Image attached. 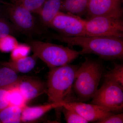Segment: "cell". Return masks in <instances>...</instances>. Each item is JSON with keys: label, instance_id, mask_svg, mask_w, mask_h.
<instances>
[{"label": "cell", "instance_id": "cell-11", "mask_svg": "<svg viewBox=\"0 0 123 123\" xmlns=\"http://www.w3.org/2000/svg\"><path fill=\"white\" fill-rule=\"evenodd\" d=\"M17 86L27 102L44 93H47V84L37 78L21 76Z\"/></svg>", "mask_w": 123, "mask_h": 123}, {"label": "cell", "instance_id": "cell-27", "mask_svg": "<svg viewBox=\"0 0 123 123\" xmlns=\"http://www.w3.org/2000/svg\"><path fill=\"white\" fill-rule=\"evenodd\" d=\"M1 63H2V62H0V65L1 64Z\"/></svg>", "mask_w": 123, "mask_h": 123}, {"label": "cell", "instance_id": "cell-16", "mask_svg": "<svg viewBox=\"0 0 123 123\" xmlns=\"http://www.w3.org/2000/svg\"><path fill=\"white\" fill-rule=\"evenodd\" d=\"M7 66L0 65V89L8 90L17 86L21 77Z\"/></svg>", "mask_w": 123, "mask_h": 123}, {"label": "cell", "instance_id": "cell-1", "mask_svg": "<svg viewBox=\"0 0 123 123\" xmlns=\"http://www.w3.org/2000/svg\"><path fill=\"white\" fill-rule=\"evenodd\" d=\"M53 38L67 43L69 47L78 46L82 48L80 55L93 54L108 60H122L123 57V38L106 36L65 37L52 36Z\"/></svg>", "mask_w": 123, "mask_h": 123}, {"label": "cell", "instance_id": "cell-6", "mask_svg": "<svg viewBox=\"0 0 123 123\" xmlns=\"http://www.w3.org/2000/svg\"><path fill=\"white\" fill-rule=\"evenodd\" d=\"M87 36H106L123 38V18L108 16L84 20Z\"/></svg>", "mask_w": 123, "mask_h": 123}, {"label": "cell", "instance_id": "cell-22", "mask_svg": "<svg viewBox=\"0 0 123 123\" xmlns=\"http://www.w3.org/2000/svg\"><path fill=\"white\" fill-rule=\"evenodd\" d=\"M18 44L13 35H8L0 38V51L4 53L11 52Z\"/></svg>", "mask_w": 123, "mask_h": 123}, {"label": "cell", "instance_id": "cell-10", "mask_svg": "<svg viewBox=\"0 0 123 123\" xmlns=\"http://www.w3.org/2000/svg\"><path fill=\"white\" fill-rule=\"evenodd\" d=\"M63 106L75 110L88 122L97 121L114 114L101 106L83 102L71 101L65 103Z\"/></svg>", "mask_w": 123, "mask_h": 123}, {"label": "cell", "instance_id": "cell-17", "mask_svg": "<svg viewBox=\"0 0 123 123\" xmlns=\"http://www.w3.org/2000/svg\"><path fill=\"white\" fill-rule=\"evenodd\" d=\"M22 108L9 106L0 111V121L3 123H21Z\"/></svg>", "mask_w": 123, "mask_h": 123}, {"label": "cell", "instance_id": "cell-26", "mask_svg": "<svg viewBox=\"0 0 123 123\" xmlns=\"http://www.w3.org/2000/svg\"><path fill=\"white\" fill-rule=\"evenodd\" d=\"M9 106L8 90L0 89V111Z\"/></svg>", "mask_w": 123, "mask_h": 123}, {"label": "cell", "instance_id": "cell-9", "mask_svg": "<svg viewBox=\"0 0 123 123\" xmlns=\"http://www.w3.org/2000/svg\"><path fill=\"white\" fill-rule=\"evenodd\" d=\"M123 0H89L86 14L88 19L99 16L123 18Z\"/></svg>", "mask_w": 123, "mask_h": 123}, {"label": "cell", "instance_id": "cell-4", "mask_svg": "<svg viewBox=\"0 0 123 123\" xmlns=\"http://www.w3.org/2000/svg\"><path fill=\"white\" fill-rule=\"evenodd\" d=\"M28 44L33 55L42 60L49 68L70 63L80 55L79 51L69 47L39 40H31Z\"/></svg>", "mask_w": 123, "mask_h": 123}, {"label": "cell", "instance_id": "cell-15", "mask_svg": "<svg viewBox=\"0 0 123 123\" xmlns=\"http://www.w3.org/2000/svg\"><path fill=\"white\" fill-rule=\"evenodd\" d=\"M89 0H63L61 11L80 17L86 14Z\"/></svg>", "mask_w": 123, "mask_h": 123}, {"label": "cell", "instance_id": "cell-19", "mask_svg": "<svg viewBox=\"0 0 123 123\" xmlns=\"http://www.w3.org/2000/svg\"><path fill=\"white\" fill-rule=\"evenodd\" d=\"M11 2L25 8L32 13L37 14L46 0H11Z\"/></svg>", "mask_w": 123, "mask_h": 123}, {"label": "cell", "instance_id": "cell-8", "mask_svg": "<svg viewBox=\"0 0 123 123\" xmlns=\"http://www.w3.org/2000/svg\"><path fill=\"white\" fill-rule=\"evenodd\" d=\"M65 37L86 36L84 19L60 11L52 20L50 27Z\"/></svg>", "mask_w": 123, "mask_h": 123}, {"label": "cell", "instance_id": "cell-18", "mask_svg": "<svg viewBox=\"0 0 123 123\" xmlns=\"http://www.w3.org/2000/svg\"><path fill=\"white\" fill-rule=\"evenodd\" d=\"M9 106H14L23 108L26 105L27 102L22 92L17 86L8 89Z\"/></svg>", "mask_w": 123, "mask_h": 123}, {"label": "cell", "instance_id": "cell-3", "mask_svg": "<svg viewBox=\"0 0 123 123\" xmlns=\"http://www.w3.org/2000/svg\"><path fill=\"white\" fill-rule=\"evenodd\" d=\"M102 74L100 63L86 57L77 70L73 86L79 102L92 99L98 90Z\"/></svg>", "mask_w": 123, "mask_h": 123}, {"label": "cell", "instance_id": "cell-5", "mask_svg": "<svg viewBox=\"0 0 123 123\" xmlns=\"http://www.w3.org/2000/svg\"><path fill=\"white\" fill-rule=\"evenodd\" d=\"M2 9L4 15L18 31L30 37L40 34L33 13L25 8L12 2H4Z\"/></svg>", "mask_w": 123, "mask_h": 123}, {"label": "cell", "instance_id": "cell-25", "mask_svg": "<svg viewBox=\"0 0 123 123\" xmlns=\"http://www.w3.org/2000/svg\"><path fill=\"white\" fill-rule=\"evenodd\" d=\"M123 114L112 115L97 121L98 123H123Z\"/></svg>", "mask_w": 123, "mask_h": 123}, {"label": "cell", "instance_id": "cell-12", "mask_svg": "<svg viewBox=\"0 0 123 123\" xmlns=\"http://www.w3.org/2000/svg\"><path fill=\"white\" fill-rule=\"evenodd\" d=\"M65 102L48 103L40 105L29 106L26 105L22 108L21 115L22 122H31L40 118L47 112L53 109H60Z\"/></svg>", "mask_w": 123, "mask_h": 123}, {"label": "cell", "instance_id": "cell-21", "mask_svg": "<svg viewBox=\"0 0 123 123\" xmlns=\"http://www.w3.org/2000/svg\"><path fill=\"white\" fill-rule=\"evenodd\" d=\"M61 110L64 116L66 123H87L86 120L79 115L75 110L63 106Z\"/></svg>", "mask_w": 123, "mask_h": 123}, {"label": "cell", "instance_id": "cell-2", "mask_svg": "<svg viewBox=\"0 0 123 123\" xmlns=\"http://www.w3.org/2000/svg\"><path fill=\"white\" fill-rule=\"evenodd\" d=\"M79 68L68 64L50 68L46 83L48 103L70 102L69 97Z\"/></svg>", "mask_w": 123, "mask_h": 123}, {"label": "cell", "instance_id": "cell-13", "mask_svg": "<svg viewBox=\"0 0 123 123\" xmlns=\"http://www.w3.org/2000/svg\"><path fill=\"white\" fill-rule=\"evenodd\" d=\"M63 0H46L37 14L43 26L50 27L55 17L61 11Z\"/></svg>", "mask_w": 123, "mask_h": 123}, {"label": "cell", "instance_id": "cell-20", "mask_svg": "<svg viewBox=\"0 0 123 123\" xmlns=\"http://www.w3.org/2000/svg\"><path fill=\"white\" fill-rule=\"evenodd\" d=\"M105 79L116 82L123 86V64H115L114 68L104 75Z\"/></svg>", "mask_w": 123, "mask_h": 123}, {"label": "cell", "instance_id": "cell-23", "mask_svg": "<svg viewBox=\"0 0 123 123\" xmlns=\"http://www.w3.org/2000/svg\"><path fill=\"white\" fill-rule=\"evenodd\" d=\"M18 32L12 23L0 14V38L8 35L13 36Z\"/></svg>", "mask_w": 123, "mask_h": 123}, {"label": "cell", "instance_id": "cell-7", "mask_svg": "<svg viewBox=\"0 0 123 123\" xmlns=\"http://www.w3.org/2000/svg\"><path fill=\"white\" fill-rule=\"evenodd\" d=\"M92 99L91 104L111 112H121L123 108V86L114 81L105 79L103 85Z\"/></svg>", "mask_w": 123, "mask_h": 123}, {"label": "cell", "instance_id": "cell-24", "mask_svg": "<svg viewBox=\"0 0 123 123\" xmlns=\"http://www.w3.org/2000/svg\"><path fill=\"white\" fill-rule=\"evenodd\" d=\"M31 50L28 44H19L11 52V61H17L28 56Z\"/></svg>", "mask_w": 123, "mask_h": 123}, {"label": "cell", "instance_id": "cell-14", "mask_svg": "<svg viewBox=\"0 0 123 123\" xmlns=\"http://www.w3.org/2000/svg\"><path fill=\"white\" fill-rule=\"evenodd\" d=\"M37 57L33 55L17 61L2 62L1 65L7 66L17 73H26L31 71L36 64Z\"/></svg>", "mask_w": 123, "mask_h": 123}, {"label": "cell", "instance_id": "cell-28", "mask_svg": "<svg viewBox=\"0 0 123 123\" xmlns=\"http://www.w3.org/2000/svg\"><path fill=\"white\" fill-rule=\"evenodd\" d=\"M1 123V121H0V123Z\"/></svg>", "mask_w": 123, "mask_h": 123}, {"label": "cell", "instance_id": "cell-29", "mask_svg": "<svg viewBox=\"0 0 123 123\" xmlns=\"http://www.w3.org/2000/svg\"></svg>", "mask_w": 123, "mask_h": 123}]
</instances>
